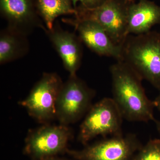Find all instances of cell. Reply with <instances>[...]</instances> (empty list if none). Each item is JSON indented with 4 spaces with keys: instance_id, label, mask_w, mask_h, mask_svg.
Wrapping results in <instances>:
<instances>
[{
    "instance_id": "5b68a950",
    "label": "cell",
    "mask_w": 160,
    "mask_h": 160,
    "mask_svg": "<svg viewBox=\"0 0 160 160\" xmlns=\"http://www.w3.org/2000/svg\"><path fill=\"white\" fill-rule=\"evenodd\" d=\"M94 89L89 88L76 75L69 77L62 86L56 104V117L62 125L68 126L86 115L95 96Z\"/></svg>"
},
{
    "instance_id": "7a4b0ae2",
    "label": "cell",
    "mask_w": 160,
    "mask_h": 160,
    "mask_svg": "<svg viewBox=\"0 0 160 160\" xmlns=\"http://www.w3.org/2000/svg\"><path fill=\"white\" fill-rule=\"evenodd\" d=\"M122 61L160 92V33L129 35L122 46Z\"/></svg>"
},
{
    "instance_id": "8992f818",
    "label": "cell",
    "mask_w": 160,
    "mask_h": 160,
    "mask_svg": "<svg viewBox=\"0 0 160 160\" xmlns=\"http://www.w3.org/2000/svg\"><path fill=\"white\" fill-rule=\"evenodd\" d=\"M63 84L55 72H45L19 104L31 117L40 122H47L56 117L57 101Z\"/></svg>"
},
{
    "instance_id": "d6986e66",
    "label": "cell",
    "mask_w": 160,
    "mask_h": 160,
    "mask_svg": "<svg viewBox=\"0 0 160 160\" xmlns=\"http://www.w3.org/2000/svg\"><path fill=\"white\" fill-rule=\"evenodd\" d=\"M155 122L156 124V127L158 133L159 135L160 138V120H156L155 121Z\"/></svg>"
},
{
    "instance_id": "8fae6325",
    "label": "cell",
    "mask_w": 160,
    "mask_h": 160,
    "mask_svg": "<svg viewBox=\"0 0 160 160\" xmlns=\"http://www.w3.org/2000/svg\"><path fill=\"white\" fill-rule=\"evenodd\" d=\"M69 75L77 74L82 58V41L78 36L54 25L51 30L44 29Z\"/></svg>"
},
{
    "instance_id": "52a82bcc",
    "label": "cell",
    "mask_w": 160,
    "mask_h": 160,
    "mask_svg": "<svg viewBox=\"0 0 160 160\" xmlns=\"http://www.w3.org/2000/svg\"><path fill=\"white\" fill-rule=\"evenodd\" d=\"M142 146L136 135L129 133L86 145L81 150L68 149L66 152L76 160H132Z\"/></svg>"
},
{
    "instance_id": "30bf717a",
    "label": "cell",
    "mask_w": 160,
    "mask_h": 160,
    "mask_svg": "<svg viewBox=\"0 0 160 160\" xmlns=\"http://www.w3.org/2000/svg\"><path fill=\"white\" fill-rule=\"evenodd\" d=\"M0 11L8 28L27 36L36 28H46L38 13L36 0H0Z\"/></svg>"
},
{
    "instance_id": "5bb4252c",
    "label": "cell",
    "mask_w": 160,
    "mask_h": 160,
    "mask_svg": "<svg viewBox=\"0 0 160 160\" xmlns=\"http://www.w3.org/2000/svg\"><path fill=\"white\" fill-rule=\"evenodd\" d=\"M74 0H36L38 13L44 22L46 29L51 30L54 21L60 16L75 15Z\"/></svg>"
},
{
    "instance_id": "277c9868",
    "label": "cell",
    "mask_w": 160,
    "mask_h": 160,
    "mask_svg": "<svg viewBox=\"0 0 160 160\" xmlns=\"http://www.w3.org/2000/svg\"><path fill=\"white\" fill-rule=\"evenodd\" d=\"M129 0H104L100 6L87 8L76 7L75 18L92 20L102 26L112 41L122 46L128 36L127 19Z\"/></svg>"
},
{
    "instance_id": "3957f363",
    "label": "cell",
    "mask_w": 160,
    "mask_h": 160,
    "mask_svg": "<svg viewBox=\"0 0 160 160\" xmlns=\"http://www.w3.org/2000/svg\"><path fill=\"white\" fill-rule=\"evenodd\" d=\"M123 119L112 98H103L93 104L85 115L80 126L78 140L86 146L99 136L123 135Z\"/></svg>"
},
{
    "instance_id": "4fadbf2b",
    "label": "cell",
    "mask_w": 160,
    "mask_h": 160,
    "mask_svg": "<svg viewBox=\"0 0 160 160\" xmlns=\"http://www.w3.org/2000/svg\"><path fill=\"white\" fill-rule=\"evenodd\" d=\"M27 36L7 28L0 34V63L6 64L23 57L29 49Z\"/></svg>"
},
{
    "instance_id": "9c48e42d",
    "label": "cell",
    "mask_w": 160,
    "mask_h": 160,
    "mask_svg": "<svg viewBox=\"0 0 160 160\" xmlns=\"http://www.w3.org/2000/svg\"><path fill=\"white\" fill-rule=\"evenodd\" d=\"M62 21L74 27L82 42L97 54L122 61V46L112 41L105 29L90 20L64 18Z\"/></svg>"
},
{
    "instance_id": "9a60e30c",
    "label": "cell",
    "mask_w": 160,
    "mask_h": 160,
    "mask_svg": "<svg viewBox=\"0 0 160 160\" xmlns=\"http://www.w3.org/2000/svg\"><path fill=\"white\" fill-rule=\"evenodd\" d=\"M132 160H160V138L149 140L136 153Z\"/></svg>"
},
{
    "instance_id": "2e32d148",
    "label": "cell",
    "mask_w": 160,
    "mask_h": 160,
    "mask_svg": "<svg viewBox=\"0 0 160 160\" xmlns=\"http://www.w3.org/2000/svg\"><path fill=\"white\" fill-rule=\"evenodd\" d=\"M104 0H74L73 3L76 7L78 3L79 5L87 8H93L100 6Z\"/></svg>"
},
{
    "instance_id": "e0dca14e",
    "label": "cell",
    "mask_w": 160,
    "mask_h": 160,
    "mask_svg": "<svg viewBox=\"0 0 160 160\" xmlns=\"http://www.w3.org/2000/svg\"><path fill=\"white\" fill-rule=\"evenodd\" d=\"M155 108H157L160 111V92L158 95L153 101Z\"/></svg>"
},
{
    "instance_id": "ffe728a7",
    "label": "cell",
    "mask_w": 160,
    "mask_h": 160,
    "mask_svg": "<svg viewBox=\"0 0 160 160\" xmlns=\"http://www.w3.org/2000/svg\"><path fill=\"white\" fill-rule=\"evenodd\" d=\"M129 1H131V2H135V0H129Z\"/></svg>"
},
{
    "instance_id": "7c38bea8",
    "label": "cell",
    "mask_w": 160,
    "mask_h": 160,
    "mask_svg": "<svg viewBox=\"0 0 160 160\" xmlns=\"http://www.w3.org/2000/svg\"><path fill=\"white\" fill-rule=\"evenodd\" d=\"M160 24V6L149 0H138L128 6V35L146 33L155 25Z\"/></svg>"
},
{
    "instance_id": "6da1fadb",
    "label": "cell",
    "mask_w": 160,
    "mask_h": 160,
    "mask_svg": "<svg viewBox=\"0 0 160 160\" xmlns=\"http://www.w3.org/2000/svg\"><path fill=\"white\" fill-rule=\"evenodd\" d=\"M109 71L112 98L123 119L130 122H155L154 103L146 95L142 78L123 61H117Z\"/></svg>"
},
{
    "instance_id": "ba28073f",
    "label": "cell",
    "mask_w": 160,
    "mask_h": 160,
    "mask_svg": "<svg viewBox=\"0 0 160 160\" xmlns=\"http://www.w3.org/2000/svg\"><path fill=\"white\" fill-rule=\"evenodd\" d=\"M72 135L68 126H43L29 132L26 139L24 153L34 160L65 153Z\"/></svg>"
},
{
    "instance_id": "ac0fdd59",
    "label": "cell",
    "mask_w": 160,
    "mask_h": 160,
    "mask_svg": "<svg viewBox=\"0 0 160 160\" xmlns=\"http://www.w3.org/2000/svg\"><path fill=\"white\" fill-rule=\"evenodd\" d=\"M39 160H66L62 158H60L58 156V155L56 156H52L48 157H46L43 158Z\"/></svg>"
}]
</instances>
